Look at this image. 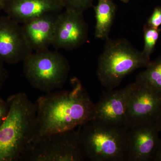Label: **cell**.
<instances>
[{"mask_svg": "<svg viewBox=\"0 0 161 161\" xmlns=\"http://www.w3.org/2000/svg\"><path fill=\"white\" fill-rule=\"evenodd\" d=\"M71 83V90H56L38 98L35 138L75 130L94 119L95 104L86 90L78 78Z\"/></svg>", "mask_w": 161, "mask_h": 161, "instance_id": "obj_1", "label": "cell"}, {"mask_svg": "<svg viewBox=\"0 0 161 161\" xmlns=\"http://www.w3.org/2000/svg\"><path fill=\"white\" fill-rule=\"evenodd\" d=\"M8 115L0 125V161H19L36 135L37 107L23 92L9 96Z\"/></svg>", "mask_w": 161, "mask_h": 161, "instance_id": "obj_2", "label": "cell"}, {"mask_svg": "<svg viewBox=\"0 0 161 161\" xmlns=\"http://www.w3.org/2000/svg\"><path fill=\"white\" fill-rule=\"evenodd\" d=\"M86 159L93 161H129L128 129L95 119L78 127Z\"/></svg>", "mask_w": 161, "mask_h": 161, "instance_id": "obj_3", "label": "cell"}, {"mask_svg": "<svg viewBox=\"0 0 161 161\" xmlns=\"http://www.w3.org/2000/svg\"><path fill=\"white\" fill-rule=\"evenodd\" d=\"M105 40L103 52L98 59L97 75L107 90L115 89L127 75L147 67L151 61L126 39L108 38Z\"/></svg>", "mask_w": 161, "mask_h": 161, "instance_id": "obj_4", "label": "cell"}, {"mask_svg": "<svg viewBox=\"0 0 161 161\" xmlns=\"http://www.w3.org/2000/svg\"><path fill=\"white\" fill-rule=\"evenodd\" d=\"M69 64L62 54L49 49L33 53L23 61V73L33 87L47 93L60 89L66 82Z\"/></svg>", "mask_w": 161, "mask_h": 161, "instance_id": "obj_5", "label": "cell"}, {"mask_svg": "<svg viewBox=\"0 0 161 161\" xmlns=\"http://www.w3.org/2000/svg\"><path fill=\"white\" fill-rule=\"evenodd\" d=\"M86 159L78 128L35 138L22 153L19 161H81Z\"/></svg>", "mask_w": 161, "mask_h": 161, "instance_id": "obj_6", "label": "cell"}, {"mask_svg": "<svg viewBox=\"0 0 161 161\" xmlns=\"http://www.w3.org/2000/svg\"><path fill=\"white\" fill-rule=\"evenodd\" d=\"M161 112V93L136 80L131 92L125 127L130 129L140 124L156 123Z\"/></svg>", "mask_w": 161, "mask_h": 161, "instance_id": "obj_7", "label": "cell"}, {"mask_svg": "<svg viewBox=\"0 0 161 161\" xmlns=\"http://www.w3.org/2000/svg\"><path fill=\"white\" fill-rule=\"evenodd\" d=\"M88 26L83 12L65 9L58 14L52 45L56 49L73 50L86 43Z\"/></svg>", "mask_w": 161, "mask_h": 161, "instance_id": "obj_8", "label": "cell"}, {"mask_svg": "<svg viewBox=\"0 0 161 161\" xmlns=\"http://www.w3.org/2000/svg\"><path fill=\"white\" fill-rule=\"evenodd\" d=\"M19 23L7 16L0 17V60L14 64L32 53Z\"/></svg>", "mask_w": 161, "mask_h": 161, "instance_id": "obj_9", "label": "cell"}, {"mask_svg": "<svg viewBox=\"0 0 161 161\" xmlns=\"http://www.w3.org/2000/svg\"><path fill=\"white\" fill-rule=\"evenodd\" d=\"M133 86L132 83L124 88L107 90L103 93L95 105L94 119L107 125L125 127Z\"/></svg>", "mask_w": 161, "mask_h": 161, "instance_id": "obj_10", "label": "cell"}, {"mask_svg": "<svg viewBox=\"0 0 161 161\" xmlns=\"http://www.w3.org/2000/svg\"><path fill=\"white\" fill-rule=\"evenodd\" d=\"M156 123L140 124L128 129L129 161H152L159 141Z\"/></svg>", "mask_w": 161, "mask_h": 161, "instance_id": "obj_11", "label": "cell"}, {"mask_svg": "<svg viewBox=\"0 0 161 161\" xmlns=\"http://www.w3.org/2000/svg\"><path fill=\"white\" fill-rule=\"evenodd\" d=\"M64 8L62 0H5L3 10L19 24L43 15L60 13Z\"/></svg>", "mask_w": 161, "mask_h": 161, "instance_id": "obj_12", "label": "cell"}, {"mask_svg": "<svg viewBox=\"0 0 161 161\" xmlns=\"http://www.w3.org/2000/svg\"><path fill=\"white\" fill-rule=\"evenodd\" d=\"M58 14L43 15L22 24L23 33L33 52L48 49L52 45Z\"/></svg>", "mask_w": 161, "mask_h": 161, "instance_id": "obj_13", "label": "cell"}, {"mask_svg": "<svg viewBox=\"0 0 161 161\" xmlns=\"http://www.w3.org/2000/svg\"><path fill=\"white\" fill-rule=\"evenodd\" d=\"M93 7L96 20L95 37L106 40L109 38L110 31L117 12V6L114 0H98L97 5Z\"/></svg>", "mask_w": 161, "mask_h": 161, "instance_id": "obj_14", "label": "cell"}, {"mask_svg": "<svg viewBox=\"0 0 161 161\" xmlns=\"http://www.w3.org/2000/svg\"><path fill=\"white\" fill-rule=\"evenodd\" d=\"M143 71L136 76V80L146 84L161 93V56L150 61Z\"/></svg>", "mask_w": 161, "mask_h": 161, "instance_id": "obj_15", "label": "cell"}, {"mask_svg": "<svg viewBox=\"0 0 161 161\" xmlns=\"http://www.w3.org/2000/svg\"><path fill=\"white\" fill-rule=\"evenodd\" d=\"M161 29L154 28L147 26V24L143 27L144 46L143 53L150 58L151 54L153 53L156 44L158 40Z\"/></svg>", "mask_w": 161, "mask_h": 161, "instance_id": "obj_16", "label": "cell"}, {"mask_svg": "<svg viewBox=\"0 0 161 161\" xmlns=\"http://www.w3.org/2000/svg\"><path fill=\"white\" fill-rule=\"evenodd\" d=\"M94 0H62L64 8L82 12L93 7Z\"/></svg>", "mask_w": 161, "mask_h": 161, "instance_id": "obj_17", "label": "cell"}, {"mask_svg": "<svg viewBox=\"0 0 161 161\" xmlns=\"http://www.w3.org/2000/svg\"><path fill=\"white\" fill-rule=\"evenodd\" d=\"M147 26L154 28H159L161 25V6H157L147 20Z\"/></svg>", "mask_w": 161, "mask_h": 161, "instance_id": "obj_18", "label": "cell"}, {"mask_svg": "<svg viewBox=\"0 0 161 161\" xmlns=\"http://www.w3.org/2000/svg\"><path fill=\"white\" fill-rule=\"evenodd\" d=\"M9 111V105L7 101L0 97V125L6 119Z\"/></svg>", "mask_w": 161, "mask_h": 161, "instance_id": "obj_19", "label": "cell"}, {"mask_svg": "<svg viewBox=\"0 0 161 161\" xmlns=\"http://www.w3.org/2000/svg\"><path fill=\"white\" fill-rule=\"evenodd\" d=\"M4 62L0 60V90L3 87L8 77V73L4 65Z\"/></svg>", "mask_w": 161, "mask_h": 161, "instance_id": "obj_20", "label": "cell"}, {"mask_svg": "<svg viewBox=\"0 0 161 161\" xmlns=\"http://www.w3.org/2000/svg\"><path fill=\"white\" fill-rule=\"evenodd\" d=\"M152 161H161V139L160 138L153 157Z\"/></svg>", "mask_w": 161, "mask_h": 161, "instance_id": "obj_21", "label": "cell"}, {"mask_svg": "<svg viewBox=\"0 0 161 161\" xmlns=\"http://www.w3.org/2000/svg\"><path fill=\"white\" fill-rule=\"evenodd\" d=\"M156 124L160 132H161V112L160 114L159 115L158 118L156 121Z\"/></svg>", "mask_w": 161, "mask_h": 161, "instance_id": "obj_22", "label": "cell"}, {"mask_svg": "<svg viewBox=\"0 0 161 161\" xmlns=\"http://www.w3.org/2000/svg\"><path fill=\"white\" fill-rule=\"evenodd\" d=\"M4 3H5V0H0V11L3 9Z\"/></svg>", "mask_w": 161, "mask_h": 161, "instance_id": "obj_23", "label": "cell"}, {"mask_svg": "<svg viewBox=\"0 0 161 161\" xmlns=\"http://www.w3.org/2000/svg\"><path fill=\"white\" fill-rule=\"evenodd\" d=\"M121 2H123V3H129V1H130V0H120Z\"/></svg>", "mask_w": 161, "mask_h": 161, "instance_id": "obj_24", "label": "cell"}]
</instances>
